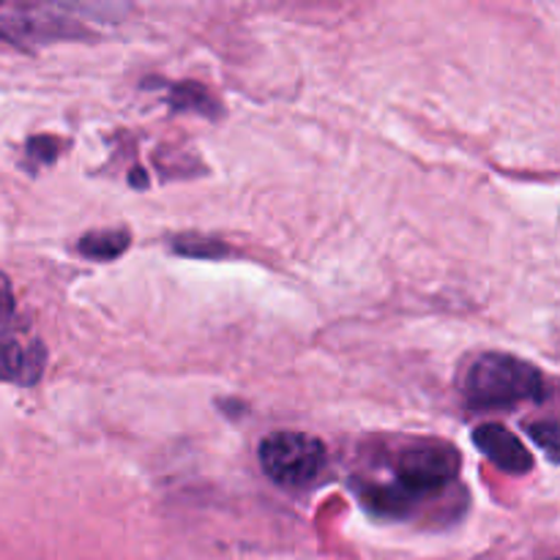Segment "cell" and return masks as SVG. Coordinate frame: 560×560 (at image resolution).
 <instances>
[{
  "mask_svg": "<svg viewBox=\"0 0 560 560\" xmlns=\"http://www.w3.org/2000/svg\"><path fill=\"white\" fill-rule=\"evenodd\" d=\"M126 246H129L126 230H98V233H88L80 241V252L93 260H113V257L124 255Z\"/></svg>",
  "mask_w": 560,
  "mask_h": 560,
  "instance_id": "obj_7",
  "label": "cell"
},
{
  "mask_svg": "<svg viewBox=\"0 0 560 560\" xmlns=\"http://www.w3.org/2000/svg\"><path fill=\"white\" fill-rule=\"evenodd\" d=\"M82 33L74 20H66L58 5H0V36L14 42L16 47L52 42L60 36Z\"/></svg>",
  "mask_w": 560,
  "mask_h": 560,
  "instance_id": "obj_4",
  "label": "cell"
},
{
  "mask_svg": "<svg viewBox=\"0 0 560 560\" xmlns=\"http://www.w3.org/2000/svg\"><path fill=\"white\" fill-rule=\"evenodd\" d=\"M44 345L38 339H22L16 334H0V381L20 383V386H33L42 377Z\"/></svg>",
  "mask_w": 560,
  "mask_h": 560,
  "instance_id": "obj_5",
  "label": "cell"
},
{
  "mask_svg": "<svg viewBox=\"0 0 560 560\" xmlns=\"http://www.w3.org/2000/svg\"><path fill=\"white\" fill-rule=\"evenodd\" d=\"M14 315V290L5 273H0V323H5Z\"/></svg>",
  "mask_w": 560,
  "mask_h": 560,
  "instance_id": "obj_10",
  "label": "cell"
},
{
  "mask_svg": "<svg viewBox=\"0 0 560 560\" xmlns=\"http://www.w3.org/2000/svg\"><path fill=\"white\" fill-rule=\"evenodd\" d=\"M465 397L476 408H512L517 402H541L547 386L528 361L509 353H485L465 375Z\"/></svg>",
  "mask_w": 560,
  "mask_h": 560,
  "instance_id": "obj_1",
  "label": "cell"
},
{
  "mask_svg": "<svg viewBox=\"0 0 560 560\" xmlns=\"http://www.w3.org/2000/svg\"><path fill=\"white\" fill-rule=\"evenodd\" d=\"M474 441L492 463L501 470L512 476H523L534 468V457H530L528 448L520 443V438L514 432H509L501 424H485L474 432Z\"/></svg>",
  "mask_w": 560,
  "mask_h": 560,
  "instance_id": "obj_6",
  "label": "cell"
},
{
  "mask_svg": "<svg viewBox=\"0 0 560 560\" xmlns=\"http://www.w3.org/2000/svg\"><path fill=\"white\" fill-rule=\"evenodd\" d=\"M394 474L405 495H427L457 479L459 454L443 441H416L402 448L394 463Z\"/></svg>",
  "mask_w": 560,
  "mask_h": 560,
  "instance_id": "obj_3",
  "label": "cell"
},
{
  "mask_svg": "<svg viewBox=\"0 0 560 560\" xmlns=\"http://www.w3.org/2000/svg\"><path fill=\"white\" fill-rule=\"evenodd\" d=\"M558 560H560V558H558Z\"/></svg>",
  "mask_w": 560,
  "mask_h": 560,
  "instance_id": "obj_11",
  "label": "cell"
},
{
  "mask_svg": "<svg viewBox=\"0 0 560 560\" xmlns=\"http://www.w3.org/2000/svg\"><path fill=\"white\" fill-rule=\"evenodd\" d=\"M260 465L277 485L304 487L326 465V448L304 432H273L260 443Z\"/></svg>",
  "mask_w": 560,
  "mask_h": 560,
  "instance_id": "obj_2",
  "label": "cell"
},
{
  "mask_svg": "<svg viewBox=\"0 0 560 560\" xmlns=\"http://www.w3.org/2000/svg\"><path fill=\"white\" fill-rule=\"evenodd\" d=\"M528 432L550 454L552 463H560V421H539V424H530Z\"/></svg>",
  "mask_w": 560,
  "mask_h": 560,
  "instance_id": "obj_8",
  "label": "cell"
},
{
  "mask_svg": "<svg viewBox=\"0 0 560 560\" xmlns=\"http://www.w3.org/2000/svg\"><path fill=\"white\" fill-rule=\"evenodd\" d=\"M55 151H58V142H55L52 137H33V140L27 142V153H31L33 159H42V162H52Z\"/></svg>",
  "mask_w": 560,
  "mask_h": 560,
  "instance_id": "obj_9",
  "label": "cell"
}]
</instances>
